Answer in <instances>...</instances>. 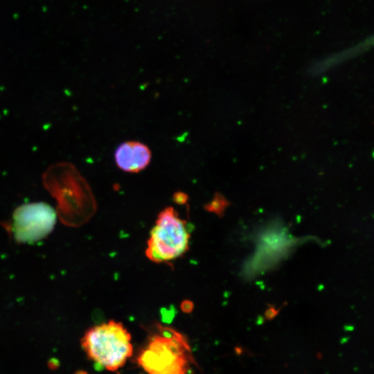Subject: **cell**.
<instances>
[{
	"instance_id": "ba28073f",
	"label": "cell",
	"mask_w": 374,
	"mask_h": 374,
	"mask_svg": "<svg viewBox=\"0 0 374 374\" xmlns=\"http://www.w3.org/2000/svg\"><path fill=\"white\" fill-rule=\"evenodd\" d=\"M281 308H276L274 304H267V308L265 311L264 316L267 320L271 321L279 313Z\"/></svg>"
},
{
	"instance_id": "30bf717a",
	"label": "cell",
	"mask_w": 374,
	"mask_h": 374,
	"mask_svg": "<svg viewBox=\"0 0 374 374\" xmlns=\"http://www.w3.org/2000/svg\"><path fill=\"white\" fill-rule=\"evenodd\" d=\"M181 308L183 312L188 313L193 309V304L190 301L186 300L181 303Z\"/></svg>"
},
{
	"instance_id": "7a4b0ae2",
	"label": "cell",
	"mask_w": 374,
	"mask_h": 374,
	"mask_svg": "<svg viewBox=\"0 0 374 374\" xmlns=\"http://www.w3.org/2000/svg\"><path fill=\"white\" fill-rule=\"evenodd\" d=\"M131 339L121 322L112 320L88 329L81 339V346L96 366L115 371L132 355Z\"/></svg>"
},
{
	"instance_id": "8992f818",
	"label": "cell",
	"mask_w": 374,
	"mask_h": 374,
	"mask_svg": "<svg viewBox=\"0 0 374 374\" xmlns=\"http://www.w3.org/2000/svg\"><path fill=\"white\" fill-rule=\"evenodd\" d=\"M373 44V36L371 35L353 46L314 62L310 66L308 71L312 75H318L325 73L326 71L342 63L345 60H348L368 51L372 47Z\"/></svg>"
},
{
	"instance_id": "6da1fadb",
	"label": "cell",
	"mask_w": 374,
	"mask_h": 374,
	"mask_svg": "<svg viewBox=\"0 0 374 374\" xmlns=\"http://www.w3.org/2000/svg\"><path fill=\"white\" fill-rule=\"evenodd\" d=\"M194 360L186 337L159 323L138 357L148 374H193Z\"/></svg>"
},
{
	"instance_id": "277c9868",
	"label": "cell",
	"mask_w": 374,
	"mask_h": 374,
	"mask_svg": "<svg viewBox=\"0 0 374 374\" xmlns=\"http://www.w3.org/2000/svg\"><path fill=\"white\" fill-rule=\"evenodd\" d=\"M55 213L48 204L31 203L18 207L13 215L12 230L19 242L37 241L52 230Z\"/></svg>"
},
{
	"instance_id": "3957f363",
	"label": "cell",
	"mask_w": 374,
	"mask_h": 374,
	"mask_svg": "<svg viewBox=\"0 0 374 374\" xmlns=\"http://www.w3.org/2000/svg\"><path fill=\"white\" fill-rule=\"evenodd\" d=\"M189 233L186 221L179 217L174 208H164L150 232L146 256L157 263L177 259L188 249Z\"/></svg>"
},
{
	"instance_id": "5b68a950",
	"label": "cell",
	"mask_w": 374,
	"mask_h": 374,
	"mask_svg": "<svg viewBox=\"0 0 374 374\" xmlns=\"http://www.w3.org/2000/svg\"><path fill=\"white\" fill-rule=\"evenodd\" d=\"M152 152L144 143L128 141L121 143L114 152L116 166L123 171L136 173L144 170L150 163Z\"/></svg>"
},
{
	"instance_id": "9c48e42d",
	"label": "cell",
	"mask_w": 374,
	"mask_h": 374,
	"mask_svg": "<svg viewBox=\"0 0 374 374\" xmlns=\"http://www.w3.org/2000/svg\"><path fill=\"white\" fill-rule=\"evenodd\" d=\"M173 199L179 204H184L188 200V196L186 193L179 191L173 195Z\"/></svg>"
},
{
	"instance_id": "52a82bcc",
	"label": "cell",
	"mask_w": 374,
	"mask_h": 374,
	"mask_svg": "<svg viewBox=\"0 0 374 374\" xmlns=\"http://www.w3.org/2000/svg\"><path fill=\"white\" fill-rule=\"evenodd\" d=\"M231 202L220 193H215L213 199L204 206V208L215 213L220 217H222L226 208L230 206Z\"/></svg>"
},
{
	"instance_id": "8fae6325",
	"label": "cell",
	"mask_w": 374,
	"mask_h": 374,
	"mask_svg": "<svg viewBox=\"0 0 374 374\" xmlns=\"http://www.w3.org/2000/svg\"><path fill=\"white\" fill-rule=\"evenodd\" d=\"M75 374H88V373L86 371H79L76 372Z\"/></svg>"
}]
</instances>
